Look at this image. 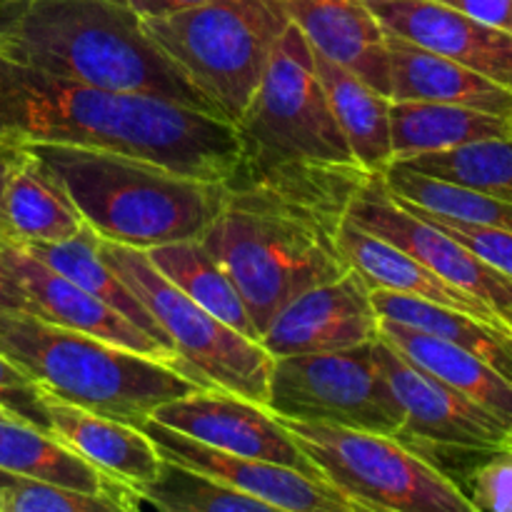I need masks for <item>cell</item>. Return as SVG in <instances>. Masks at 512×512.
<instances>
[{"instance_id": "obj_42", "label": "cell", "mask_w": 512, "mask_h": 512, "mask_svg": "<svg viewBox=\"0 0 512 512\" xmlns=\"http://www.w3.org/2000/svg\"><path fill=\"white\" fill-rule=\"evenodd\" d=\"M5 240H8V238H5V235H3V233H0V245H3V243H5Z\"/></svg>"}, {"instance_id": "obj_35", "label": "cell", "mask_w": 512, "mask_h": 512, "mask_svg": "<svg viewBox=\"0 0 512 512\" xmlns=\"http://www.w3.org/2000/svg\"><path fill=\"white\" fill-rule=\"evenodd\" d=\"M0 413L50 433L48 410L38 385L0 353Z\"/></svg>"}, {"instance_id": "obj_19", "label": "cell", "mask_w": 512, "mask_h": 512, "mask_svg": "<svg viewBox=\"0 0 512 512\" xmlns=\"http://www.w3.org/2000/svg\"><path fill=\"white\" fill-rule=\"evenodd\" d=\"M390 60V100L463 105L512 118V88L418 43L385 30Z\"/></svg>"}, {"instance_id": "obj_40", "label": "cell", "mask_w": 512, "mask_h": 512, "mask_svg": "<svg viewBox=\"0 0 512 512\" xmlns=\"http://www.w3.org/2000/svg\"><path fill=\"white\" fill-rule=\"evenodd\" d=\"M20 153H23V148H20V145L0 143V203H3L5 180H8V175H10V170H13V165L18 163ZM0 233H3V223H0Z\"/></svg>"}, {"instance_id": "obj_11", "label": "cell", "mask_w": 512, "mask_h": 512, "mask_svg": "<svg viewBox=\"0 0 512 512\" xmlns=\"http://www.w3.org/2000/svg\"><path fill=\"white\" fill-rule=\"evenodd\" d=\"M375 355L403 410L393 438L408 448L438 455L488 458L512 448V430L448 383L405 358L398 348L375 338Z\"/></svg>"}, {"instance_id": "obj_39", "label": "cell", "mask_w": 512, "mask_h": 512, "mask_svg": "<svg viewBox=\"0 0 512 512\" xmlns=\"http://www.w3.org/2000/svg\"><path fill=\"white\" fill-rule=\"evenodd\" d=\"M128 3L133 5V10L140 18H150V15H165L175 13V10L195 8V5L210 3V0H128Z\"/></svg>"}, {"instance_id": "obj_30", "label": "cell", "mask_w": 512, "mask_h": 512, "mask_svg": "<svg viewBox=\"0 0 512 512\" xmlns=\"http://www.w3.org/2000/svg\"><path fill=\"white\" fill-rule=\"evenodd\" d=\"M383 180L390 193L430 213L512 233V203L508 200L493 198L465 185L445 183V180L430 178V175L415 173L400 165H390L383 173Z\"/></svg>"}, {"instance_id": "obj_10", "label": "cell", "mask_w": 512, "mask_h": 512, "mask_svg": "<svg viewBox=\"0 0 512 512\" xmlns=\"http://www.w3.org/2000/svg\"><path fill=\"white\" fill-rule=\"evenodd\" d=\"M265 408L278 418L395 435L403 410L375 355V340L330 353L273 358Z\"/></svg>"}, {"instance_id": "obj_17", "label": "cell", "mask_w": 512, "mask_h": 512, "mask_svg": "<svg viewBox=\"0 0 512 512\" xmlns=\"http://www.w3.org/2000/svg\"><path fill=\"white\" fill-rule=\"evenodd\" d=\"M0 263L10 270V275L25 290V295L33 303V315H38V318L63 325V328L78 330V333L95 335V338L108 340L113 345H123V348L135 350V353L163 360L173 368L178 363L168 345L150 338L138 325L115 313L103 300L90 295L88 290L65 278L63 273L40 263L38 258H33L28 250H23L13 240H5L0 245Z\"/></svg>"}, {"instance_id": "obj_38", "label": "cell", "mask_w": 512, "mask_h": 512, "mask_svg": "<svg viewBox=\"0 0 512 512\" xmlns=\"http://www.w3.org/2000/svg\"><path fill=\"white\" fill-rule=\"evenodd\" d=\"M0 313H30L33 315V303L20 288L18 280L10 275V270L0 263Z\"/></svg>"}, {"instance_id": "obj_31", "label": "cell", "mask_w": 512, "mask_h": 512, "mask_svg": "<svg viewBox=\"0 0 512 512\" xmlns=\"http://www.w3.org/2000/svg\"><path fill=\"white\" fill-rule=\"evenodd\" d=\"M390 165L415 170L445 183L465 185L512 203V133L505 138L478 140L443 153L415 155Z\"/></svg>"}, {"instance_id": "obj_32", "label": "cell", "mask_w": 512, "mask_h": 512, "mask_svg": "<svg viewBox=\"0 0 512 512\" xmlns=\"http://www.w3.org/2000/svg\"><path fill=\"white\" fill-rule=\"evenodd\" d=\"M145 505L165 512H273L268 503L238 493L188 465L165 460L153 480L140 485Z\"/></svg>"}, {"instance_id": "obj_4", "label": "cell", "mask_w": 512, "mask_h": 512, "mask_svg": "<svg viewBox=\"0 0 512 512\" xmlns=\"http://www.w3.org/2000/svg\"><path fill=\"white\" fill-rule=\"evenodd\" d=\"M100 238L148 250L200 238L223 203V183L113 150L30 143Z\"/></svg>"}, {"instance_id": "obj_9", "label": "cell", "mask_w": 512, "mask_h": 512, "mask_svg": "<svg viewBox=\"0 0 512 512\" xmlns=\"http://www.w3.org/2000/svg\"><path fill=\"white\" fill-rule=\"evenodd\" d=\"M280 420L320 475L363 512H475L455 480L393 435Z\"/></svg>"}, {"instance_id": "obj_36", "label": "cell", "mask_w": 512, "mask_h": 512, "mask_svg": "<svg viewBox=\"0 0 512 512\" xmlns=\"http://www.w3.org/2000/svg\"><path fill=\"white\" fill-rule=\"evenodd\" d=\"M465 495L475 512H512V448L488 455L470 475Z\"/></svg>"}, {"instance_id": "obj_24", "label": "cell", "mask_w": 512, "mask_h": 512, "mask_svg": "<svg viewBox=\"0 0 512 512\" xmlns=\"http://www.w3.org/2000/svg\"><path fill=\"white\" fill-rule=\"evenodd\" d=\"M378 335L398 348L405 358L463 393L475 405L493 413L512 430V383L493 365L458 345H450L435 335L393 323V320H380Z\"/></svg>"}, {"instance_id": "obj_37", "label": "cell", "mask_w": 512, "mask_h": 512, "mask_svg": "<svg viewBox=\"0 0 512 512\" xmlns=\"http://www.w3.org/2000/svg\"><path fill=\"white\" fill-rule=\"evenodd\" d=\"M438 3L512 33V0H438Z\"/></svg>"}, {"instance_id": "obj_5", "label": "cell", "mask_w": 512, "mask_h": 512, "mask_svg": "<svg viewBox=\"0 0 512 512\" xmlns=\"http://www.w3.org/2000/svg\"><path fill=\"white\" fill-rule=\"evenodd\" d=\"M0 353L43 393L135 428L168 400L205 390L163 360L30 313H0Z\"/></svg>"}, {"instance_id": "obj_8", "label": "cell", "mask_w": 512, "mask_h": 512, "mask_svg": "<svg viewBox=\"0 0 512 512\" xmlns=\"http://www.w3.org/2000/svg\"><path fill=\"white\" fill-rule=\"evenodd\" d=\"M235 133L240 165H358L315 73L313 48L295 23L275 43Z\"/></svg>"}, {"instance_id": "obj_21", "label": "cell", "mask_w": 512, "mask_h": 512, "mask_svg": "<svg viewBox=\"0 0 512 512\" xmlns=\"http://www.w3.org/2000/svg\"><path fill=\"white\" fill-rule=\"evenodd\" d=\"M43 400L48 410L50 435H55L90 465L133 485L135 490L155 478L163 458L143 430L108 415L90 413L50 393H43Z\"/></svg>"}, {"instance_id": "obj_7", "label": "cell", "mask_w": 512, "mask_h": 512, "mask_svg": "<svg viewBox=\"0 0 512 512\" xmlns=\"http://www.w3.org/2000/svg\"><path fill=\"white\" fill-rule=\"evenodd\" d=\"M98 255L145 305L175 353V368L205 390H225L265 405L273 358L250 340L200 308L170 283L145 250L98 235Z\"/></svg>"}, {"instance_id": "obj_13", "label": "cell", "mask_w": 512, "mask_h": 512, "mask_svg": "<svg viewBox=\"0 0 512 512\" xmlns=\"http://www.w3.org/2000/svg\"><path fill=\"white\" fill-rule=\"evenodd\" d=\"M150 418L210 448L288 465L310 478L325 480L318 465L295 443L283 420L255 400L225 390H193L155 408Z\"/></svg>"}, {"instance_id": "obj_12", "label": "cell", "mask_w": 512, "mask_h": 512, "mask_svg": "<svg viewBox=\"0 0 512 512\" xmlns=\"http://www.w3.org/2000/svg\"><path fill=\"white\" fill-rule=\"evenodd\" d=\"M348 220L433 270L455 288L488 303L500 318L512 310V280L470 253L465 245L405 208L388 190L383 175L370 173L348 208Z\"/></svg>"}, {"instance_id": "obj_26", "label": "cell", "mask_w": 512, "mask_h": 512, "mask_svg": "<svg viewBox=\"0 0 512 512\" xmlns=\"http://www.w3.org/2000/svg\"><path fill=\"white\" fill-rule=\"evenodd\" d=\"M510 133L512 118L503 115L428 100H390L393 163L415 155L443 153L478 140L505 138Z\"/></svg>"}, {"instance_id": "obj_41", "label": "cell", "mask_w": 512, "mask_h": 512, "mask_svg": "<svg viewBox=\"0 0 512 512\" xmlns=\"http://www.w3.org/2000/svg\"><path fill=\"white\" fill-rule=\"evenodd\" d=\"M505 325H508V328H510V333H512V310H510L508 315H505Z\"/></svg>"}, {"instance_id": "obj_28", "label": "cell", "mask_w": 512, "mask_h": 512, "mask_svg": "<svg viewBox=\"0 0 512 512\" xmlns=\"http://www.w3.org/2000/svg\"><path fill=\"white\" fill-rule=\"evenodd\" d=\"M150 263L165 275L173 285H178L185 295L195 300L200 308L213 313L215 318L223 320L233 330L250 340H258L260 333L240 298L238 288L223 265L218 263L213 253L205 248L200 238L173 240V243L155 245L145 250ZM260 343V340H258Z\"/></svg>"}, {"instance_id": "obj_27", "label": "cell", "mask_w": 512, "mask_h": 512, "mask_svg": "<svg viewBox=\"0 0 512 512\" xmlns=\"http://www.w3.org/2000/svg\"><path fill=\"white\" fill-rule=\"evenodd\" d=\"M373 305L380 320H393V323L435 335L450 345H458V348L468 350V353L478 355L485 363L493 365L512 383L510 330L485 323V320L463 313V310L445 308V305L413 298V295L388 293V290H373Z\"/></svg>"}, {"instance_id": "obj_33", "label": "cell", "mask_w": 512, "mask_h": 512, "mask_svg": "<svg viewBox=\"0 0 512 512\" xmlns=\"http://www.w3.org/2000/svg\"><path fill=\"white\" fill-rule=\"evenodd\" d=\"M0 512H113L105 500L0 468Z\"/></svg>"}, {"instance_id": "obj_22", "label": "cell", "mask_w": 512, "mask_h": 512, "mask_svg": "<svg viewBox=\"0 0 512 512\" xmlns=\"http://www.w3.org/2000/svg\"><path fill=\"white\" fill-rule=\"evenodd\" d=\"M338 240L343 258L368 283L370 290L413 295V298L430 300V303L445 305V308L463 310V313L475 315V318L485 320V323H493L498 328L510 330L505 325V320L488 303H483L475 295L450 285L448 280H443L433 270H428L418 260L410 258L398 245L358 228L348 218H345L343 228H340Z\"/></svg>"}, {"instance_id": "obj_16", "label": "cell", "mask_w": 512, "mask_h": 512, "mask_svg": "<svg viewBox=\"0 0 512 512\" xmlns=\"http://www.w3.org/2000/svg\"><path fill=\"white\" fill-rule=\"evenodd\" d=\"M388 33L512 88V33L480 23L438 0H365Z\"/></svg>"}, {"instance_id": "obj_2", "label": "cell", "mask_w": 512, "mask_h": 512, "mask_svg": "<svg viewBox=\"0 0 512 512\" xmlns=\"http://www.w3.org/2000/svg\"><path fill=\"white\" fill-rule=\"evenodd\" d=\"M0 143L113 150L223 183L240 163L235 125L148 93L35 73L0 58Z\"/></svg>"}, {"instance_id": "obj_1", "label": "cell", "mask_w": 512, "mask_h": 512, "mask_svg": "<svg viewBox=\"0 0 512 512\" xmlns=\"http://www.w3.org/2000/svg\"><path fill=\"white\" fill-rule=\"evenodd\" d=\"M368 175L360 165L238 163L223 180V203L200 240L238 288L258 333L295 295L348 273L340 228Z\"/></svg>"}, {"instance_id": "obj_43", "label": "cell", "mask_w": 512, "mask_h": 512, "mask_svg": "<svg viewBox=\"0 0 512 512\" xmlns=\"http://www.w3.org/2000/svg\"><path fill=\"white\" fill-rule=\"evenodd\" d=\"M0 418H5V415H3V413H0Z\"/></svg>"}, {"instance_id": "obj_20", "label": "cell", "mask_w": 512, "mask_h": 512, "mask_svg": "<svg viewBox=\"0 0 512 512\" xmlns=\"http://www.w3.org/2000/svg\"><path fill=\"white\" fill-rule=\"evenodd\" d=\"M0 468L43 483L60 485L75 493L105 500L113 512L145 508V500L133 485L103 473L78 453L60 443L55 435L18 420L0 418Z\"/></svg>"}, {"instance_id": "obj_14", "label": "cell", "mask_w": 512, "mask_h": 512, "mask_svg": "<svg viewBox=\"0 0 512 512\" xmlns=\"http://www.w3.org/2000/svg\"><path fill=\"white\" fill-rule=\"evenodd\" d=\"M140 430L153 440L160 458L188 465L238 493L263 500L273 512H363L338 488L325 480L298 473L288 465L243 458V455L210 448V445L198 443L153 418L145 420Z\"/></svg>"}, {"instance_id": "obj_18", "label": "cell", "mask_w": 512, "mask_h": 512, "mask_svg": "<svg viewBox=\"0 0 512 512\" xmlns=\"http://www.w3.org/2000/svg\"><path fill=\"white\" fill-rule=\"evenodd\" d=\"M290 23L310 48L348 68L390 98V60L385 28L365 0H280Z\"/></svg>"}, {"instance_id": "obj_6", "label": "cell", "mask_w": 512, "mask_h": 512, "mask_svg": "<svg viewBox=\"0 0 512 512\" xmlns=\"http://www.w3.org/2000/svg\"><path fill=\"white\" fill-rule=\"evenodd\" d=\"M140 20L150 40L233 125L290 23L280 0H210Z\"/></svg>"}, {"instance_id": "obj_23", "label": "cell", "mask_w": 512, "mask_h": 512, "mask_svg": "<svg viewBox=\"0 0 512 512\" xmlns=\"http://www.w3.org/2000/svg\"><path fill=\"white\" fill-rule=\"evenodd\" d=\"M0 223L3 235L13 243L68 240L85 230L83 215L75 208L65 185L28 148H23L5 180Z\"/></svg>"}, {"instance_id": "obj_34", "label": "cell", "mask_w": 512, "mask_h": 512, "mask_svg": "<svg viewBox=\"0 0 512 512\" xmlns=\"http://www.w3.org/2000/svg\"><path fill=\"white\" fill-rule=\"evenodd\" d=\"M395 198H398V195H395ZM398 200L405 205V208L413 210L415 215L425 218L428 223H433L435 228L445 230L450 238H455L460 245H465L470 253H475L480 260H485V263L493 265L495 270H500V273L508 275V278L512 280V233L483 228V225L463 223V220L445 218V215L430 213V210L418 208V205L408 203V200H403V198H398Z\"/></svg>"}, {"instance_id": "obj_3", "label": "cell", "mask_w": 512, "mask_h": 512, "mask_svg": "<svg viewBox=\"0 0 512 512\" xmlns=\"http://www.w3.org/2000/svg\"><path fill=\"white\" fill-rule=\"evenodd\" d=\"M0 58L50 78L158 95L220 118L150 40L128 0H0Z\"/></svg>"}, {"instance_id": "obj_25", "label": "cell", "mask_w": 512, "mask_h": 512, "mask_svg": "<svg viewBox=\"0 0 512 512\" xmlns=\"http://www.w3.org/2000/svg\"><path fill=\"white\" fill-rule=\"evenodd\" d=\"M313 65L355 163L365 173L383 175L393 163L390 98L318 50H313Z\"/></svg>"}, {"instance_id": "obj_29", "label": "cell", "mask_w": 512, "mask_h": 512, "mask_svg": "<svg viewBox=\"0 0 512 512\" xmlns=\"http://www.w3.org/2000/svg\"><path fill=\"white\" fill-rule=\"evenodd\" d=\"M18 245L23 250H28L33 258H38L40 263L58 270V273H63L65 278H70L73 283H78L80 288L88 290L90 295L103 300L108 308H113L115 313H120L123 318H128L130 323L138 325V328L143 330V333H148L150 338L160 340V343L170 348L163 330L158 328L153 315L145 310V305L140 303L138 295L123 283L120 275H115L113 270L100 260L98 233H95L93 228L85 225L83 233H78L75 238H68V240H50V243H18Z\"/></svg>"}, {"instance_id": "obj_15", "label": "cell", "mask_w": 512, "mask_h": 512, "mask_svg": "<svg viewBox=\"0 0 512 512\" xmlns=\"http://www.w3.org/2000/svg\"><path fill=\"white\" fill-rule=\"evenodd\" d=\"M380 315L373 290L353 268L330 283L295 295L260 333L270 358L330 353L378 338Z\"/></svg>"}]
</instances>
